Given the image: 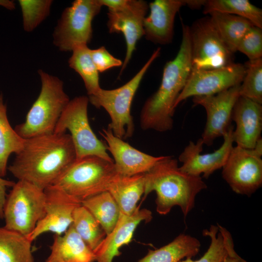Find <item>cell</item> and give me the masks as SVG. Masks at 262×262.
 <instances>
[{
	"mask_svg": "<svg viewBox=\"0 0 262 262\" xmlns=\"http://www.w3.org/2000/svg\"><path fill=\"white\" fill-rule=\"evenodd\" d=\"M185 6L191 9H199L203 7L205 0H185Z\"/></svg>",
	"mask_w": 262,
	"mask_h": 262,
	"instance_id": "37",
	"label": "cell"
},
{
	"mask_svg": "<svg viewBox=\"0 0 262 262\" xmlns=\"http://www.w3.org/2000/svg\"><path fill=\"white\" fill-rule=\"evenodd\" d=\"M231 125L223 135L224 142L220 147L213 152L201 154L203 142L201 138L196 143L190 141L179 157L182 163L180 169L183 172L194 176L208 179L215 171L222 168L226 163L234 142Z\"/></svg>",
	"mask_w": 262,
	"mask_h": 262,
	"instance_id": "16",
	"label": "cell"
},
{
	"mask_svg": "<svg viewBox=\"0 0 262 262\" xmlns=\"http://www.w3.org/2000/svg\"><path fill=\"white\" fill-rule=\"evenodd\" d=\"M32 243L19 233L0 227V262H34Z\"/></svg>",
	"mask_w": 262,
	"mask_h": 262,
	"instance_id": "26",
	"label": "cell"
},
{
	"mask_svg": "<svg viewBox=\"0 0 262 262\" xmlns=\"http://www.w3.org/2000/svg\"><path fill=\"white\" fill-rule=\"evenodd\" d=\"M88 97L80 96L70 100L62 113L54 133L70 132L76 159L97 156L114 162L107 152L105 144L95 135L88 117Z\"/></svg>",
	"mask_w": 262,
	"mask_h": 262,
	"instance_id": "8",
	"label": "cell"
},
{
	"mask_svg": "<svg viewBox=\"0 0 262 262\" xmlns=\"http://www.w3.org/2000/svg\"><path fill=\"white\" fill-rule=\"evenodd\" d=\"M240 85V96L262 104V58L248 60Z\"/></svg>",
	"mask_w": 262,
	"mask_h": 262,
	"instance_id": "32",
	"label": "cell"
},
{
	"mask_svg": "<svg viewBox=\"0 0 262 262\" xmlns=\"http://www.w3.org/2000/svg\"><path fill=\"white\" fill-rule=\"evenodd\" d=\"M201 246L196 238L186 234H180L168 244L147 254L138 262H179L184 258L196 255Z\"/></svg>",
	"mask_w": 262,
	"mask_h": 262,
	"instance_id": "23",
	"label": "cell"
},
{
	"mask_svg": "<svg viewBox=\"0 0 262 262\" xmlns=\"http://www.w3.org/2000/svg\"><path fill=\"white\" fill-rule=\"evenodd\" d=\"M91 49L87 45L76 47L68 60V65L82 78L88 96L94 95L101 88L98 72L91 58Z\"/></svg>",
	"mask_w": 262,
	"mask_h": 262,
	"instance_id": "30",
	"label": "cell"
},
{
	"mask_svg": "<svg viewBox=\"0 0 262 262\" xmlns=\"http://www.w3.org/2000/svg\"><path fill=\"white\" fill-rule=\"evenodd\" d=\"M23 17V24L25 31L34 30L49 15L51 0H18Z\"/></svg>",
	"mask_w": 262,
	"mask_h": 262,
	"instance_id": "33",
	"label": "cell"
},
{
	"mask_svg": "<svg viewBox=\"0 0 262 262\" xmlns=\"http://www.w3.org/2000/svg\"><path fill=\"white\" fill-rule=\"evenodd\" d=\"M148 9V4L143 0H122L117 8L108 10L109 33H122L126 44V55L120 75L130 62L137 42L144 36L143 22Z\"/></svg>",
	"mask_w": 262,
	"mask_h": 262,
	"instance_id": "13",
	"label": "cell"
},
{
	"mask_svg": "<svg viewBox=\"0 0 262 262\" xmlns=\"http://www.w3.org/2000/svg\"><path fill=\"white\" fill-rule=\"evenodd\" d=\"M15 182L0 177V218H3V207L7 196L6 191L8 187H12Z\"/></svg>",
	"mask_w": 262,
	"mask_h": 262,
	"instance_id": "36",
	"label": "cell"
},
{
	"mask_svg": "<svg viewBox=\"0 0 262 262\" xmlns=\"http://www.w3.org/2000/svg\"><path fill=\"white\" fill-rule=\"evenodd\" d=\"M223 262H246L235 252L229 254L224 259Z\"/></svg>",
	"mask_w": 262,
	"mask_h": 262,
	"instance_id": "38",
	"label": "cell"
},
{
	"mask_svg": "<svg viewBox=\"0 0 262 262\" xmlns=\"http://www.w3.org/2000/svg\"><path fill=\"white\" fill-rule=\"evenodd\" d=\"M0 5L4 6L9 10H13L15 7V4L13 1L11 0H0Z\"/></svg>",
	"mask_w": 262,
	"mask_h": 262,
	"instance_id": "39",
	"label": "cell"
},
{
	"mask_svg": "<svg viewBox=\"0 0 262 262\" xmlns=\"http://www.w3.org/2000/svg\"><path fill=\"white\" fill-rule=\"evenodd\" d=\"M118 174L114 162L97 156L76 159L53 183L81 201L103 192Z\"/></svg>",
	"mask_w": 262,
	"mask_h": 262,
	"instance_id": "5",
	"label": "cell"
},
{
	"mask_svg": "<svg viewBox=\"0 0 262 262\" xmlns=\"http://www.w3.org/2000/svg\"><path fill=\"white\" fill-rule=\"evenodd\" d=\"M183 6L185 0H155L150 2L149 14L143 22L146 39L155 44H170L173 37L176 15Z\"/></svg>",
	"mask_w": 262,
	"mask_h": 262,
	"instance_id": "19",
	"label": "cell"
},
{
	"mask_svg": "<svg viewBox=\"0 0 262 262\" xmlns=\"http://www.w3.org/2000/svg\"><path fill=\"white\" fill-rule=\"evenodd\" d=\"M100 134L106 142L107 151L112 154L116 171L120 175L144 174L164 157L153 156L139 150L115 135L108 128L103 129Z\"/></svg>",
	"mask_w": 262,
	"mask_h": 262,
	"instance_id": "17",
	"label": "cell"
},
{
	"mask_svg": "<svg viewBox=\"0 0 262 262\" xmlns=\"http://www.w3.org/2000/svg\"><path fill=\"white\" fill-rule=\"evenodd\" d=\"M182 39L176 57L164 68L157 91L145 102L140 114V126L144 130L159 132L171 130L176 101L192 71L189 26L181 22Z\"/></svg>",
	"mask_w": 262,
	"mask_h": 262,
	"instance_id": "2",
	"label": "cell"
},
{
	"mask_svg": "<svg viewBox=\"0 0 262 262\" xmlns=\"http://www.w3.org/2000/svg\"><path fill=\"white\" fill-rule=\"evenodd\" d=\"M71 225L93 251L97 249L106 235L98 222L82 205L74 210Z\"/></svg>",
	"mask_w": 262,
	"mask_h": 262,
	"instance_id": "31",
	"label": "cell"
},
{
	"mask_svg": "<svg viewBox=\"0 0 262 262\" xmlns=\"http://www.w3.org/2000/svg\"><path fill=\"white\" fill-rule=\"evenodd\" d=\"M50 253L44 262H94V251L71 225L63 235L54 234Z\"/></svg>",
	"mask_w": 262,
	"mask_h": 262,
	"instance_id": "21",
	"label": "cell"
},
{
	"mask_svg": "<svg viewBox=\"0 0 262 262\" xmlns=\"http://www.w3.org/2000/svg\"><path fill=\"white\" fill-rule=\"evenodd\" d=\"M240 85L215 95L193 97L194 104L202 106L207 114V121L201 135L204 144L212 146L214 140L223 136L231 125L232 111L240 96Z\"/></svg>",
	"mask_w": 262,
	"mask_h": 262,
	"instance_id": "14",
	"label": "cell"
},
{
	"mask_svg": "<svg viewBox=\"0 0 262 262\" xmlns=\"http://www.w3.org/2000/svg\"><path fill=\"white\" fill-rule=\"evenodd\" d=\"M160 52L161 48H158L140 70L122 86L112 90L101 88L96 94L88 96L91 104L97 108H103L107 112L111 119L108 128L121 139L130 138L133 133L132 101L143 77Z\"/></svg>",
	"mask_w": 262,
	"mask_h": 262,
	"instance_id": "6",
	"label": "cell"
},
{
	"mask_svg": "<svg viewBox=\"0 0 262 262\" xmlns=\"http://www.w3.org/2000/svg\"><path fill=\"white\" fill-rule=\"evenodd\" d=\"M262 139L253 149L233 147L222 175L232 190L250 196L262 185Z\"/></svg>",
	"mask_w": 262,
	"mask_h": 262,
	"instance_id": "11",
	"label": "cell"
},
{
	"mask_svg": "<svg viewBox=\"0 0 262 262\" xmlns=\"http://www.w3.org/2000/svg\"><path fill=\"white\" fill-rule=\"evenodd\" d=\"M76 159L70 134L53 133L25 139L22 148L7 169L18 180L44 190L53 185Z\"/></svg>",
	"mask_w": 262,
	"mask_h": 262,
	"instance_id": "1",
	"label": "cell"
},
{
	"mask_svg": "<svg viewBox=\"0 0 262 262\" xmlns=\"http://www.w3.org/2000/svg\"><path fill=\"white\" fill-rule=\"evenodd\" d=\"M92 61L98 72L122 66V61L112 55L104 46L90 51Z\"/></svg>",
	"mask_w": 262,
	"mask_h": 262,
	"instance_id": "35",
	"label": "cell"
},
{
	"mask_svg": "<svg viewBox=\"0 0 262 262\" xmlns=\"http://www.w3.org/2000/svg\"><path fill=\"white\" fill-rule=\"evenodd\" d=\"M152 218V213L138 206L131 215L120 214L113 230L102 241L94 251L97 262H113L115 257L121 255L120 248L131 242L134 232L142 221L148 222Z\"/></svg>",
	"mask_w": 262,
	"mask_h": 262,
	"instance_id": "18",
	"label": "cell"
},
{
	"mask_svg": "<svg viewBox=\"0 0 262 262\" xmlns=\"http://www.w3.org/2000/svg\"><path fill=\"white\" fill-rule=\"evenodd\" d=\"M25 139L20 136L11 127L7 117V107L0 96V177L3 178L7 170V163L12 153H18Z\"/></svg>",
	"mask_w": 262,
	"mask_h": 262,
	"instance_id": "28",
	"label": "cell"
},
{
	"mask_svg": "<svg viewBox=\"0 0 262 262\" xmlns=\"http://www.w3.org/2000/svg\"><path fill=\"white\" fill-rule=\"evenodd\" d=\"M203 13L217 12L239 16L262 29V10L248 0H206Z\"/></svg>",
	"mask_w": 262,
	"mask_h": 262,
	"instance_id": "29",
	"label": "cell"
},
{
	"mask_svg": "<svg viewBox=\"0 0 262 262\" xmlns=\"http://www.w3.org/2000/svg\"><path fill=\"white\" fill-rule=\"evenodd\" d=\"M202 234L211 240L209 247L205 254L196 261L187 258L179 262H223L229 254L235 252L230 233L221 225H211L209 229H204Z\"/></svg>",
	"mask_w": 262,
	"mask_h": 262,
	"instance_id": "27",
	"label": "cell"
},
{
	"mask_svg": "<svg viewBox=\"0 0 262 262\" xmlns=\"http://www.w3.org/2000/svg\"><path fill=\"white\" fill-rule=\"evenodd\" d=\"M245 73V65L234 63L218 68L191 71L175 108L188 98L215 95L240 84Z\"/></svg>",
	"mask_w": 262,
	"mask_h": 262,
	"instance_id": "12",
	"label": "cell"
},
{
	"mask_svg": "<svg viewBox=\"0 0 262 262\" xmlns=\"http://www.w3.org/2000/svg\"><path fill=\"white\" fill-rule=\"evenodd\" d=\"M208 15L222 40L233 53L237 51L244 35L254 26L247 19L233 15L217 12Z\"/></svg>",
	"mask_w": 262,
	"mask_h": 262,
	"instance_id": "24",
	"label": "cell"
},
{
	"mask_svg": "<svg viewBox=\"0 0 262 262\" xmlns=\"http://www.w3.org/2000/svg\"><path fill=\"white\" fill-rule=\"evenodd\" d=\"M38 72L41 82L39 96L25 121L15 129L23 139L54 133L62 113L70 100L64 91L62 81L42 70Z\"/></svg>",
	"mask_w": 262,
	"mask_h": 262,
	"instance_id": "4",
	"label": "cell"
},
{
	"mask_svg": "<svg viewBox=\"0 0 262 262\" xmlns=\"http://www.w3.org/2000/svg\"><path fill=\"white\" fill-rule=\"evenodd\" d=\"M249 60L262 58V29L253 26L244 35L237 49Z\"/></svg>",
	"mask_w": 262,
	"mask_h": 262,
	"instance_id": "34",
	"label": "cell"
},
{
	"mask_svg": "<svg viewBox=\"0 0 262 262\" xmlns=\"http://www.w3.org/2000/svg\"><path fill=\"white\" fill-rule=\"evenodd\" d=\"M144 174V198L155 191L156 211L161 215L178 206L186 218L195 206L196 195L207 187L200 176L182 172L178 161L171 156H164Z\"/></svg>",
	"mask_w": 262,
	"mask_h": 262,
	"instance_id": "3",
	"label": "cell"
},
{
	"mask_svg": "<svg viewBox=\"0 0 262 262\" xmlns=\"http://www.w3.org/2000/svg\"><path fill=\"white\" fill-rule=\"evenodd\" d=\"M144 174L131 176L117 174L111 183L108 191L116 202L121 214L130 215L137 209V203L145 192Z\"/></svg>",
	"mask_w": 262,
	"mask_h": 262,
	"instance_id": "22",
	"label": "cell"
},
{
	"mask_svg": "<svg viewBox=\"0 0 262 262\" xmlns=\"http://www.w3.org/2000/svg\"><path fill=\"white\" fill-rule=\"evenodd\" d=\"M231 118L236 124L232 133L234 142L241 147L253 149L262 138V104L240 96L234 106Z\"/></svg>",
	"mask_w": 262,
	"mask_h": 262,
	"instance_id": "20",
	"label": "cell"
},
{
	"mask_svg": "<svg viewBox=\"0 0 262 262\" xmlns=\"http://www.w3.org/2000/svg\"><path fill=\"white\" fill-rule=\"evenodd\" d=\"M192 71L218 68L233 63L234 53L226 46L210 17L200 18L189 27Z\"/></svg>",
	"mask_w": 262,
	"mask_h": 262,
	"instance_id": "10",
	"label": "cell"
},
{
	"mask_svg": "<svg viewBox=\"0 0 262 262\" xmlns=\"http://www.w3.org/2000/svg\"><path fill=\"white\" fill-rule=\"evenodd\" d=\"M102 7L99 0L74 1L64 10L54 29V45L62 51L87 45L92 37V21Z\"/></svg>",
	"mask_w": 262,
	"mask_h": 262,
	"instance_id": "9",
	"label": "cell"
},
{
	"mask_svg": "<svg viewBox=\"0 0 262 262\" xmlns=\"http://www.w3.org/2000/svg\"><path fill=\"white\" fill-rule=\"evenodd\" d=\"M45 214L27 238L32 242L41 234L51 232L61 235L73 221L74 210L82 205L81 201L60 188L52 185L44 189Z\"/></svg>",
	"mask_w": 262,
	"mask_h": 262,
	"instance_id": "15",
	"label": "cell"
},
{
	"mask_svg": "<svg viewBox=\"0 0 262 262\" xmlns=\"http://www.w3.org/2000/svg\"><path fill=\"white\" fill-rule=\"evenodd\" d=\"M11 188L3 207L4 227L27 237L44 216V190L21 180Z\"/></svg>",
	"mask_w": 262,
	"mask_h": 262,
	"instance_id": "7",
	"label": "cell"
},
{
	"mask_svg": "<svg viewBox=\"0 0 262 262\" xmlns=\"http://www.w3.org/2000/svg\"><path fill=\"white\" fill-rule=\"evenodd\" d=\"M81 204L98 222L106 235L113 230L121 213L116 202L108 191L86 198Z\"/></svg>",
	"mask_w": 262,
	"mask_h": 262,
	"instance_id": "25",
	"label": "cell"
}]
</instances>
